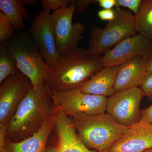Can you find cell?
<instances>
[{
  "label": "cell",
  "mask_w": 152,
  "mask_h": 152,
  "mask_svg": "<svg viewBox=\"0 0 152 152\" xmlns=\"http://www.w3.org/2000/svg\"><path fill=\"white\" fill-rule=\"evenodd\" d=\"M28 31L47 64L51 68L54 66L61 56L56 45L50 12L41 11Z\"/></svg>",
  "instance_id": "30bf717a"
},
{
  "label": "cell",
  "mask_w": 152,
  "mask_h": 152,
  "mask_svg": "<svg viewBox=\"0 0 152 152\" xmlns=\"http://www.w3.org/2000/svg\"><path fill=\"white\" fill-rule=\"evenodd\" d=\"M101 60L88 49L76 48L61 56L46 82L52 91L77 88L104 68Z\"/></svg>",
  "instance_id": "7a4b0ae2"
},
{
  "label": "cell",
  "mask_w": 152,
  "mask_h": 152,
  "mask_svg": "<svg viewBox=\"0 0 152 152\" xmlns=\"http://www.w3.org/2000/svg\"><path fill=\"white\" fill-rule=\"evenodd\" d=\"M152 53V41L138 34L125 39L102 56L103 67L118 66L135 57L146 60Z\"/></svg>",
  "instance_id": "8fae6325"
},
{
  "label": "cell",
  "mask_w": 152,
  "mask_h": 152,
  "mask_svg": "<svg viewBox=\"0 0 152 152\" xmlns=\"http://www.w3.org/2000/svg\"><path fill=\"white\" fill-rule=\"evenodd\" d=\"M72 119L83 142L88 148L97 152H107L129 128L119 124L105 113Z\"/></svg>",
  "instance_id": "3957f363"
},
{
  "label": "cell",
  "mask_w": 152,
  "mask_h": 152,
  "mask_svg": "<svg viewBox=\"0 0 152 152\" xmlns=\"http://www.w3.org/2000/svg\"><path fill=\"white\" fill-rule=\"evenodd\" d=\"M98 17L102 20L111 21L115 17V12L114 8L112 10H102L98 11Z\"/></svg>",
  "instance_id": "cb8c5ba5"
},
{
  "label": "cell",
  "mask_w": 152,
  "mask_h": 152,
  "mask_svg": "<svg viewBox=\"0 0 152 152\" xmlns=\"http://www.w3.org/2000/svg\"><path fill=\"white\" fill-rule=\"evenodd\" d=\"M135 17L137 33L152 41V0H142Z\"/></svg>",
  "instance_id": "ac0fdd59"
},
{
  "label": "cell",
  "mask_w": 152,
  "mask_h": 152,
  "mask_svg": "<svg viewBox=\"0 0 152 152\" xmlns=\"http://www.w3.org/2000/svg\"><path fill=\"white\" fill-rule=\"evenodd\" d=\"M24 6H32L37 2V0H22Z\"/></svg>",
  "instance_id": "f1b7e54d"
},
{
  "label": "cell",
  "mask_w": 152,
  "mask_h": 152,
  "mask_svg": "<svg viewBox=\"0 0 152 152\" xmlns=\"http://www.w3.org/2000/svg\"><path fill=\"white\" fill-rule=\"evenodd\" d=\"M114 10L113 20L104 28L95 26L92 28L88 50L93 55L102 56L122 41L137 34L135 15L120 7Z\"/></svg>",
  "instance_id": "277c9868"
},
{
  "label": "cell",
  "mask_w": 152,
  "mask_h": 152,
  "mask_svg": "<svg viewBox=\"0 0 152 152\" xmlns=\"http://www.w3.org/2000/svg\"><path fill=\"white\" fill-rule=\"evenodd\" d=\"M54 130L56 137L47 152H97L91 151L81 140L76 130L72 118L57 113Z\"/></svg>",
  "instance_id": "7c38bea8"
},
{
  "label": "cell",
  "mask_w": 152,
  "mask_h": 152,
  "mask_svg": "<svg viewBox=\"0 0 152 152\" xmlns=\"http://www.w3.org/2000/svg\"><path fill=\"white\" fill-rule=\"evenodd\" d=\"M107 98L91 94L74 89L52 91V99L56 113L73 118L105 113Z\"/></svg>",
  "instance_id": "8992f818"
},
{
  "label": "cell",
  "mask_w": 152,
  "mask_h": 152,
  "mask_svg": "<svg viewBox=\"0 0 152 152\" xmlns=\"http://www.w3.org/2000/svg\"><path fill=\"white\" fill-rule=\"evenodd\" d=\"M33 86L27 76L19 71L9 76L0 86V128L8 124L18 107Z\"/></svg>",
  "instance_id": "ba28073f"
},
{
  "label": "cell",
  "mask_w": 152,
  "mask_h": 152,
  "mask_svg": "<svg viewBox=\"0 0 152 152\" xmlns=\"http://www.w3.org/2000/svg\"><path fill=\"white\" fill-rule=\"evenodd\" d=\"M152 148V124L140 121L129 128L107 152H143Z\"/></svg>",
  "instance_id": "4fadbf2b"
},
{
  "label": "cell",
  "mask_w": 152,
  "mask_h": 152,
  "mask_svg": "<svg viewBox=\"0 0 152 152\" xmlns=\"http://www.w3.org/2000/svg\"><path fill=\"white\" fill-rule=\"evenodd\" d=\"M75 1L66 8L53 12L52 14L56 45L61 56L78 48L86 30L85 26L80 23L73 24Z\"/></svg>",
  "instance_id": "52a82bcc"
},
{
  "label": "cell",
  "mask_w": 152,
  "mask_h": 152,
  "mask_svg": "<svg viewBox=\"0 0 152 152\" xmlns=\"http://www.w3.org/2000/svg\"><path fill=\"white\" fill-rule=\"evenodd\" d=\"M116 7L127 8L136 15L140 10L142 0H116Z\"/></svg>",
  "instance_id": "7402d4cb"
},
{
  "label": "cell",
  "mask_w": 152,
  "mask_h": 152,
  "mask_svg": "<svg viewBox=\"0 0 152 152\" xmlns=\"http://www.w3.org/2000/svg\"><path fill=\"white\" fill-rule=\"evenodd\" d=\"M0 10L8 18L15 29L25 28L23 20L28 13L21 0H0Z\"/></svg>",
  "instance_id": "e0dca14e"
},
{
  "label": "cell",
  "mask_w": 152,
  "mask_h": 152,
  "mask_svg": "<svg viewBox=\"0 0 152 152\" xmlns=\"http://www.w3.org/2000/svg\"><path fill=\"white\" fill-rule=\"evenodd\" d=\"M147 74L145 60L135 57L118 66L114 93L138 88Z\"/></svg>",
  "instance_id": "9a60e30c"
},
{
  "label": "cell",
  "mask_w": 152,
  "mask_h": 152,
  "mask_svg": "<svg viewBox=\"0 0 152 152\" xmlns=\"http://www.w3.org/2000/svg\"><path fill=\"white\" fill-rule=\"evenodd\" d=\"M96 2L94 0H77L75 1V12L81 13L86 10L92 3Z\"/></svg>",
  "instance_id": "d4e9b609"
},
{
  "label": "cell",
  "mask_w": 152,
  "mask_h": 152,
  "mask_svg": "<svg viewBox=\"0 0 152 152\" xmlns=\"http://www.w3.org/2000/svg\"><path fill=\"white\" fill-rule=\"evenodd\" d=\"M118 66L104 67L77 88L83 92L104 96L114 93Z\"/></svg>",
  "instance_id": "2e32d148"
},
{
  "label": "cell",
  "mask_w": 152,
  "mask_h": 152,
  "mask_svg": "<svg viewBox=\"0 0 152 152\" xmlns=\"http://www.w3.org/2000/svg\"><path fill=\"white\" fill-rule=\"evenodd\" d=\"M15 30L8 18L0 12V43L10 40L15 35Z\"/></svg>",
  "instance_id": "ffe728a7"
},
{
  "label": "cell",
  "mask_w": 152,
  "mask_h": 152,
  "mask_svg": "<svg viewBox=\"0 0 152 152\" xmlns=\"http://www.w3.org/2000/svg\"><path fill=\"white\" fill-rule=\"evenodd\" d=\"M144 96L150 100H152V73H147L141 85L140 86Z\"/></svg>",
  "instance_id": "603a6c76"
},
{
  "label": "cell",
  "mask_w": 152,
  "mask_h": 152,
  "mask_svg": "<svg viewBox=\"0 0 152 152\" xmlns=\"http://www.w3.org/2000/svg\"><path fill=\"white\" fill-rule=\"evenodd\" d=\"M141 121L152 124V104L141 111Z\"/></svg>",
  "instance_id": "484cf974"
},
{
  "label": "cell",
  "mask_w": 152,
  "mask_h": 152,
  "mask_svg": "<svg viewBox=\"0 0 152 152\" xmlns=\"http://www.w3.org/2000/svg\"><path fill=\"white\" fill-rule=\"evenodd\" d=\"M55 113L52 91L46 82L33 86L8 124L7 140L18 142L31 137Z\"/></svg>",
  "instance_id": "6da1fadb"
},
{
  "label": "cell",
  "mask_w": 152,
  "mask_h": 152,
  "mask_svg": "<svg viewBox=\"0 0 152 152\" xmlns=\"http://www.w3.org/2000/svg\"><path fill=\"white\" fill-rule=\"evenodd\" d=\"M56 116V113L37 132L23 140L13 142L6 139L4 146L0 148V152H47L48 140L53 130Z\"/></svg>",
  "instance_id": "5bb4252c"
},
{
  "label": "cell",
  "mask_w": 152,
  "mask_h": 152,
  "mask_svg": "<svg viewBox=\"0 0 152 152\" xmlns=\"http://www.w3.org/2000/svg\"><path fill=\"white\" fill-rule=\"evenodd\" d=\"M143 96L139 88L114 93L107 98L106 112L119 124L129 127L141 121L140 106Z\"/></svg>",
  "instance_id": "9c48e42d"
},
{
  "label": "cell",
  "mask_w": 152,
  "mask_h": 152,
  "mask_svg": "<svg viewBox=\"0 0 152 152\" xmlns=\"http://www.w3.org/2000/svg\"><path fill=\"white\" fill-rule=\"evenodd\" d=\"M96 2L103 10H112L116 6V0H96Z\"/></svg>",
  "instance_id": "4316f807"
},
{
  "label": "cell",
  "mask_w": 152,
  "mask_h": 152,
  "mask_svg": "<svg viewBox=\"0 0 152 152\" xmlns=\"http://www.w3.org/2000/svg\"><path fill=\"white\" fill-rule=\"evenodd\" d=\"M146 69L147 73H152V53L150 56L145 60Z\"/></svg>",
  "instance_id": "83f0119b"
},
{
  "label": "cell",
  "mask_w": 152,
  "mask_h": 152,
  "mask_svg": "<svg viewBox=\"0 0 152 152\" xmlns=\"http://www.w3.org/2000/svg\"><path fill=\"white\" fill-rule=\"evenodd\" d=\"M9 50L15 57L19 71L38 88L46 80L50 67L44 61L28 31L19 32L8 42Z\"/></svg>",
  "instance_id": "5b68a950"
},
{
  "label": "cell",
  "mask_w": 152,
  "mask_h": 152,
  "mask_svg": "<svg viewBox=\"0 0 152 152\" xmlns=\"http://www.w3.org/2000/svg\"><path fill=\"white\" fill-rule=\"evenodd\" d=\"M143 152H152V148L146 150V151H144Z\"/></svg>",
  "instance_id": "f546056e"
},
{
  "label": "cell",
  "mask_w": 152,
  "mask_h": 152,
  "mask_svg": "<svg viewBox=\"0 0 152 152\" xmlns=\"http://www.w3.org/2000/svg\"><path fill=\"white\" fill-rule=\"evenodd\" d=\"M73 1L72 0H42L41 4L43 10L54 12L66 8Z\"/></svg>",
  "instance_id": "44dd1931"
},
{
  "label": "cell",
  "mask_w": 152,
  "mask_h": 152,
  "mask_svg": "<svg viewBox=\"0 0 152 152\" xmlns=\"http://www.w3.org/2000/svg\"><path fill=\"white\" fill-rule=\"evenodd\" d=\"M19 71L16 60L9 50L8 42L0 43V84Z\"/></svg>",
  "instance_id": "d6986e66"
}]
</instances>
